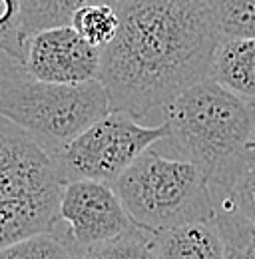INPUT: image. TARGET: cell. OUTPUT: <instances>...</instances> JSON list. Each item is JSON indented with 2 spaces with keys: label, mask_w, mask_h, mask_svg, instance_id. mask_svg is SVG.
Masks as SVG:
<instances>
[{
  "label": "cell",
  "mask_w": 255,
  "mask_h": 259,
  "mask_svg": "<svg viewBox=\"0 0 255 259\" xmlns=\"http://www.w3.org/2000/svg\"><path fill=\"white\" fill-rule=\"evenodd\" d=\"M209 78L255 104V38L223 36L214 56Z\"/></svg>",
  "instance_id": "cell-10"
},
{
  "label": "cell",
  "mask_w": 255,
  "mask_h": 259,
  "mask_svg": "<svg viewBox=\"0 0 255 259\" xmlns=\"http://www.w3.org/2000/svg\"><path fill=\"white\" fill-rule=\"evenodd\" d=\"M60 218L58 229L78 255L136 227L114 186L94 180H76L66 186Z\"/></svg>",
  "instance_id": "cell-7"
},
{
  "label": "cell",
  "mask_w": 255,
  "mask_h": 259,
  "mask_svg": "<svg viewBox=\"0 0 255 259\" xmlns=\"http://www.w3.org/2000/svg\"><path fill=\"white\" fill-rule=\"evenodd\" d=\"M68 182L54 156L12 120H0V245L54 231Z\"/></svg>",
  "instance_id": "cell-3"
},
{
  "label": "cell",
  "mask_w": 255,
  "mask_h": 259,
  "mask_svg": "<svg viewBox=\"0 0 255 259\" xmlns=\"http://www.w3.org/2000/svg\"><path fill=\"white\" fill-rule=\"evenodd\" d=\"M218 207H231L255 226V150L251 162L237 180L233 192Z\"/></svg>",
  "instance_id": "cell-18"
},
{
  "label": "cell",
  "mask_w": 255,
  "mask_h": 259,
  "mask_svg": "<svg viewBox=\"0 0 255 259\" xmlns=\"http://www.w3.org/2000/svg\"><path fill=\"white\" fill-rule=\"evenodd\" d=\"M227 259H255V226L231 207H218Z\"/></svg>",
  "instance_id": "cell-16"
},
{
  "label": "cell",
  "mask_w": 255,
  "mask_h": 259,
  "mask_svg": "<svg viewBox=\"0 0 255 259\" xmlns=\"http://www.w3.org/2000/svg\"><path fill=\"white\" fill-rule=\"evenodd\" d=\"M24 66L44 82L84 84L98 80L102 50L86 42L72 26L48 28L30 38Z\"/></svg>",
  "instance_id": "cell-8"
},
{
  "label": "cell",
  "mask_w": 255,
  "mask_h": 259,
  "mask_svg": "<svg viewBox=\"0 0 255 259\" xmlns=\"http://www.w3.org/2000/svg\"><path fill=\"white\" fill-rule=\"evenodd\" d=\"M80 259H158L154 233L136 226L124 235L84 251Z\"/></svg>",
  "instance_id": "cell-14"
},
{
  "label": "cell",
  "mask_w": 255,
  "mask_h": 259,
  "mask_svg": "<svg viewBox=\"0 0 255 259\" xmlns=\"http://www.w3.org/2000/svg\"><path fill=\"white\" fill-rule=\"evenodd\" d=\"M0 112L56 156L110 112V98L100 80L84 84L44 82L24 64L2 54Z\"/></svg>",
  "instance_id": "cell-4"
},
{
  "label": "cell",
  "mask_w": 255,
  "mask_h": 259,
  "mask_svg": "<svg viewBox=\"0 0 255 259\" xmlns=\"http://www.w3.org/2000/svg\"><path fill=\"white\" fill-rule=\"evenodd\" d=\"M114 190L134 224L152 233L218 215L207 176L163 140L128 167Z\"/></svg>",
  "instance_id": "cell-5"
},
{
  "label": "cell",
  "mask_w": 255,
  "mask_h": 259,
  "mask_svg": "<svg viewBox=\"0 0 255 259\" xmlns=\"http://www.w3.org/2000/svg\"><path fill=\"white\" fill-rule=\"evenodd\" d=\"M163 124V142L207 176L220 205L253 158L255 104L205 78L169 104Z\"/></svg>",
  "instance_id": "cell-2"
},
{
  "label": "cell",
  "mask_w": 255,
  "mask_h": 259,
  "mask_svg": "<svg viewBox=\"0 0 255 259\" xmlns=\"http://www.w3.org/2000/svg\"><path fill=\"white\" fill-rule=\"evenodd\" d=\"M220 30L227 38H255V0H214Z\"/></svg>",
  "instance_id": "cell-17"
},
{
  "label": "cell",
  "mask_w": 255,
  "mask_h": 259,
  "mask_svg": "<svg viewBox=\"0 0 255 259\" xmlns=\"http://www.w3.org/2000/svg\"><path fill=\"white\" fill-rule=\"evenodd\" d=\"M0 48L2 54L26 64L28 38L22 28V0H0Z\"/></svg>",
  "instance_id": "cell-15"
},
{
  "label": "cell",
  "mask_w": 255,
  "mask_h": 259,
  "mask_svg": "<svg viewBox=\"0 0 255 259\" xmlns=\"http://www.w3.org/2000/svg\"><path fill=\"white\" fill-rule=\"evenodd\" d=\"M249 150H255V140L251 142V144H249Z\"/></svg>",
  "instance_id": "cell-19"
},
{
  "label": "cell",
  "mask_w": 255,
  "mask_h": 259,
  "mask_svg": "<svg viewBox=\"0 0 255 259\" xmlns=\"http://www.w3.org/2000/svg\"><path fill=\"white\" fill-rule=\"evenodd\" d=\"M158 259H227L218 215L154 233Z\"/></svg>",
  "instance_id": "cell-9"
},
{
  "label": "cell",
  "mask_w": 255,
  "mask_h": 259,
  "mask_svg": "<svg viewBox=\"0 0 255 259\" xmlns=\"http://www.w3.org/2000/svg\"><path fill=\"white\" fill-rule=\"evenodd\" d=\"M72 28L94 48L104 50L114 42L120 30V12L112 4L84 6L74 14Z\"/></svg>",
  "instance_id": "cell-12"
},
{
  "label": "cell",
  "mask_w": 255,
  "mask_h": 259,
  "mask_svg": "<svg viewBox=\"0 0 255 259\" xmlns=\"http://www.w3.org/2000/svg\"><path fill=\"white\" fill-rule=\"evenodd\" d=\"M122 0H22V28L26 38L30 40L34 34L72 26L74 14L92 4H112L118 8Z\"/></svg>",
  "instance_id": "cell-11"
},
{
  "label": "cell",
  "mask_w": 255,
  "mask_h": 259,
  "mask_svg": "<svg viewBox=\"0 0 255 259\" xmlns=\"http://www.w3.org/2000/svg\"><path fill=\"white\" fill-rule=\"evenodd\" d=\"M169 136L165 124L146 126L126 112L110 110L102 120L54 156L64 180H94L114 186L146 150Z\"/></svg>",
  "instance_id": "cell-6"
},
{
  "label": "cell",
  "mask_w": 255,
  "mask_h": 259,
  "mask_svg": "<svg viewBox=\"0 0 255 259\" xmlns=\"http://www.w3.org/2000/svg\"><path fill=\"white\" fill-rule=\"evenodd\" d=\"M0 259H80V255L56 227L54 231L38 233L2 247Z\"/></svg>",
  "instance_id": "cell-13"
},
{
  "label": "cell",
  "mask_w": 255,
  "mask_h": 259,
  "mask_svg": "<svg viewBox=\"0 0 255 259\" xmlns=\"http://www.w3.org/2000/svg\"><path fill=\"white\" fill-rule=\"evenodd\" d=\"M118 12L120 30L102 50L98 80L110 110L159 126L169 104L211 74L223 38L214 0H122Z\"/></svg>",
  "instance_id": "cell-1"
}]
</instances>
